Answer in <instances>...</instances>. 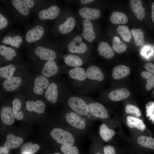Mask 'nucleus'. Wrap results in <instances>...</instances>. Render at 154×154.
I'll return each instance as SVG.
<instances>
[{
    "mask_svg": "<svg viewBox=\"0 0 154 154\" xmlns=\"http://www.w3.org/2000/svg\"><path fill=\"white\" fill-rule=\"evenodd\" d=\"M40 148L39 145L37 143L27 142L22 145L20 151L21 154H33L36 153Z\"/></svg>",
    "mask_w": 154,
    "mask_h": 154,
    "instance_id": "c9c22d12",
    "label": "nucleus"
},
{
    "mask_svg": "<svg viewBox=\"0 0 154 154\" xmlns=\"http://www.w3.org/2000/svg\"><path fill=\"white\" fill-rule=\"evenodd\" d=\"M84 67L90 92H93L97 89L99 83L104 80L105 75L101 68L92 61Z\"/></svg>",
    "mask_w": 154,
    "mask_h": 154,
    "instance_id": "6e6552de",
    "label": "nucleus"
},
{
    "mask_svg": "<svg viewBox=\"0 0 154 154\" xmlns=\"http://www.w3.org/2000/svg\"><path fill=\"white\" fill-rule=\"evenodd\" d=\"M24 1L31 11L37 13L50 3L45 0H24Z\"/></svg>",
    "mask_w": 154,
    "mask_h": 154,
    "instance_id": "c756f323",
    "label": "nucleus"
},
{
    "mask_svg": "<svg viewBox=\"0 0 154 154\" xmlns=\"http://www.w3.org/2000/svg\"><path fill=\"white\" fill-rule=\"evenodd\" d=\"M71 91L68 82L57 77L52 80L44 95L48 102L55 104L60 98H65Z\"/></svg>",
    "mask_w": 154,
    "mask_h": 154,
    "instance_id": "39448f33",
    "label": "nucleus"
},
{
    "mask_svg": "<svg viewBox=\"0 0 154 154\" xmlns=\"http://www.w3.org/2000/svg\"><path fill=\"white\" fill-rule=\"evenodd\" d=\"M64 65L72 68L82 67L91 61V58L77 54L67 53L63 57Z\"/></svg>",
    "mask_w": 154,
    "mask_h": 154,
    "instance_id": "aec40b11",
    "label": "nucleus"
},
{
    "mask_svg": "<svg viewBox=\"0 0 154 154\" xmlns=\"http://www.w3.org/2000/svg\"><path fill=\"white\" fill-rule=\"evenodd\" d=\"M12 108L15 118L18 120L23 119V114L21 110L22 103L18 98H15L12 102Z\"/></svg>",
    "mask_w": 154,
    "mask_h": 154,
    "instance_id": "2f4dec72",
    "label": "nucleus"
},
{
    "mask_svg": "<svg viewBox=\"0 0 154 154\" xmlns=\"http://www.w3.org/2000/svg\"><path fill=\"white\" fill-rule=\"evenodd\" d=\"M76 24V18L70 9H65L55 22L50 33L56 37H66L72 33Z\"/></svg>",
    "mask_w": 154,
    "mask_h": 154,
    "instance_id": "20e7f679",
    "label": "nucleus"
},
{
    "mask_svg": "<svg viewBox=\"0 0 154 154\" xmlns=\"http://www.w3.org/2000/svg\"><path fill=\"white\" fill-rule=\"evenodd\" d=\"M38 62L42 65L41 74L46 77L52 79L58 77L61 73H64V65L60 66L57 61H38Z\"/></svg>",
    "mask_w": 154,
    "mask_h": 154,
    "instance_id": "9b49d317",
    "label": "nucleus"
},
{
    "mask_svg": "<svg viewBox=\"0 0 154 154\" xmlns=\"http://www.w3.org/2000/svg\"><path fill=\"white\" fill-rule=\"evenodd\" d=\"M82 96L88 104L89 110L88 114L93 117L102 119L106 118L108 117V112L102 104L91 100L88 97Z\"/></svg>",
    "mask_w": 154,
    "mask_h": 154,
    "instance_id": "6ab92c4d",
    "label": "nucleus"
},
{
    "mask_svg": "<svg viewBox=\"0 0 154 154\" xmlns=\"http://www.w3.org/2000/svg\"><path fill=\"white\" fill-rule=\"evenodd\" d=\"M97 52L101 56L107 59L113 58L114 56V51L109 44L104 41L100 42L97 47Z\"/></svg>",
    "mask_w": 154,
    "mask_h": 154,
    "instance_id": "5701e85b",
    "label": "nucleus"
},
{
    "mask_svg": "<svg viewBox=\"0 0 154 154\" xmlns=\"http://www.w3.org/2000/svg\"><path fill=\"white\" fill-rule=\"evenodd\" d=\"M130 94V92L127 89L122 88L111 91L108 93V97L112 101H118L127 98Z\"/></svg>",
    "mask_w": 154,
    "mask_h": 154,
    "instance_id": "b1692460",
    "label": "nucleus"
},
{
    "mask_svg": "<svg viewBox=\"0 0 154 154\" xmlns=\"http://www.w3.org/2000/svg\"><path fill=\"white\" fill-rule=\"evenodd\" d=\"M8 2L13 15L17 20L23 22L29 18L31 11L24 0H12Z\"/></svg>",
    "mask_w": 154,
    "mask_h": 154,
    "instance_id": "ddd939ff",
    "label": "nucleus"
},
{
    "mask_svg": "<svg viewBox=\"0 0 154 154\" xmlns=\"http://www.w3.org/2000/svg\"><path fill=\"white\" fill-rule=\"evenodd\" d=\"M26 107L29 112L42 114L44 112L46 105L43 102L40 100H37L35 101L29 100L26 102Z\"/></svg>",
    "mask_w": 154,
    "mask_h": 154,
    "instance_id": "a878e982",
    "label": "nucleus"
},
{
    "mask_svg": "<svg viewBox=\"0 0 154 154\" xmlns=\"http://www.w3.org/2000/svg\"><path fill=\"white\" fill-rule=\"evenodd\" d=\"M65 117L68 123L76 129L83 130L86 127L85 121L81 116L72 111L66 112Z\"/></svg>",
    "mask_w": 154,
    "mask_h": 154,
    "instance_id": "4be33fe9",
    "label": "nucleus"
},
{
    "mask_svg": "<svg viewBox=\"0 0 154 154\" xmlns=\"http://www.w3.org/2000/svg\"><path fill=\"white\" fill-rule=\"evenodd\" d=\"M153 94L154 95V91H153Z\"/></svg>",
    "mask_w": 154,
    "mask_h": 154,
    "instance_id": "3c124183",
    "label": "nucleus"
},
{
    "mask_svg": "<svg viewBox=\"0 0 154 154\" xmlns=\"http://www.w3.org/2000/svg\"><path fill=\"white\" fill-rule=\"evenodd\" d=\"M99 133L102 139L107 142L112 138L115 134V131L109 128L106 124H102L100 127Z\"/></svg>",
    "mask_w": 154,
    "mask_h": 154,
    "instance_id": "72a5a7b5",
    "label": "nucleus"
},
{
    "mask_svg": "<svg viewBox=\"0 0 154 154\" xmlns=\"http://www.w3.org/2000/svg\"><path fill=\"white\" fill-rule=\"evenodd\" d=\"M63 40L60 47L67 53L91 58V45L84 39L80 33H72Z\"/></svg>",
    "mask_w": 154,
    "mask_h": 154,
    "instance_id": "7ed1b4c3",
    "label": "nucleus"
},
{
    "mask_svg": "<svg viewBox=\"0 0 154 154\" xmlns=\"http://www.w3.org/2000/svg\"><path fill=\"white\" fill-rule=\"evenodd\" d=\"M117 31L124 41L128 42L130 41L132 38V34L128 27L125 25L119 26L117 28Z\"/></svg>",
    "mask_w": 154,
    "mask_h": 154,
    "instance_id": "58836bf2",
    "label": "nucleus"
},
{
    "mask_svg": "<svg viewBox=\"0 0 154 154\" xmlns=\"http://www.w3.org/2000/svg\"><path fill=\"white\" fill-rule=\"evenodd\" d=\"M11 21L7 13L3 10L0 9V33L8 29L10 27Z\"/></svg>",
    "mask_w": 154,
    "mask_h": 154,
    "instance_id": "4c0bfd02",
    "label": "nucleus"
},
{
    "mask_svg": "<svg viewBox=\"0 0 154 154\" xmlns=\"http://www.w3.org/2000/svg\"><path fill=\"white\" fill-rule=\"evenodd\" d=\"M112 47L114 51L118 53H121L126 50L127 46L119 37L115 36L112 39Z\"/></svg>",
    "mask_w": 154,
    "mask_h": 154,
    "instance_id": "e433bc0d",
    "label": "nucleus"
},
{
    "mask_svg": "<svg viewBox=\"0 0 154 154\" xmlns=\"http://www.w3.org/2000/svg\"><path fill=\"white\" fill-rule=\"evenodd\" d=\"M25 67L19 60L0 67V77L3 80L15 76H25Z\"/></svg>",
    "mask_w": 154,
    "mask_h": 154,
    "instance_id": "9d476101",
    "label": "nucleus"
},
{
    "mask_svg": "<svg viewBox=\"0 0 154 154\" xmlns=\"http://www.w3.org/2000/svg\"><path fill=\"white\" fill-rule=\"evenodd\" d=\"M95 154H100L99 153H96Z\"/></svg>",
    "mask_w": 154,
    "mask_h": 154,
    "instance_id": "8fccbe9b",
    "label": "nucleus"
},
{
    "mask_svg": "<svg viewBox=\"0 0 154 154\" xmlns=\"http://www.w3.org/2000/svg\"><path fill=\"white\" fill-rule=\"evenodd\" d=\"M64 66V73L67 76L71 91L80 95L90 93L84 67L72 68Z\"/></svg>",
    "mask_w": 154,
    "mask_h": 154,
    "instance_id": "f03ea898",
    "label": "nucleus"
},
{
    "mask_svg": "<svg viewBox=\"0 0 154 154\" xmlns=\"http://www.w3.org/2000/svg\"><path fill=\"white\" fill-rule=\"evenodd\" d=\"M131 32L136 46L139 47L143 46L145 43L143 32L140 29H132Z\"/></svg>",
    "mask_w": 154,
    "mask_h": 154,
    "instance_id": "f704fd0d",
    "label": "nucleus"
},
{
    "mask_svg": "<svg viewBox=\"0 0 154 154\" xmlns=\"http://www.w3.org/2000/svg\"><path fill=\"white\" fill-rule=\"evenodd\" d=\"M151 18L153 22L154 23V2L152 3L151 6Z\"/></svg>",
    "mask_w": 154,
    "mask_h": 154,
    "instance_id": "de8ad7c7",
    "label": "nucleus"
},
{
    "mask_svg": "<svg viewBox=\"0 0 154 154\" xmlns=\"http://www.w3.org/2000/svg\"><path fill=\"white\" fill-rule=\"evenodd\" d=\"M0 44L18 49L24 44V35L19 31H11L2 37Z\"/></svg>",
    "mask_w": 154,
    "mask_h": 154,
    "instance_id": "dca6fc26",
    "label": "nucleus"
},
{
    "mask_svg": "<svg viewBox=\"0 0 154 154\" xmlns=\"http://www.w3.org/2000/svg\"><path fill=\"white\" fill-rule=\"evenodd\" d=\"M104 154H116L114 147L111 145L105 146L104 148Z\"/></svg>",
    "mask_w": 154,
    "mask_h": 154,
    "instance_id": "c03bdc74",
    "label": "nucleus"
},
{
    "mask_svg": "<svg viewBox=\"0 0 154 154\" xmlns=\"http://www.w3.org/2000/svg\"><path fill=\"white\" fill-rule=\"evenodd\" d=\"M78 14L80 19L94 21L100 17L101 12L94 7L81 6L78 9Z\"/></svg>",
    "mask_w": 154,
    "mask_h": 154,
    "instance_id": "412c9836",
    "label": "nucleus"
},
{
    "mask_svg": "<svg viewBox=\"0 0 154 154\" xmlns=\"http://www.w3.org/2000/svg\"><path fill=\"white\" fill-rule=\"evenodd\" d=\"M0 154H8L9 152V150L6 148L0 147Z\"/></svg>",
    "mask_w": 154,
    "mask_h": 154,
    "instance_id": "49530a36",
    "label": "nucleus"
},
{
    "mask_svg": "<svg viewBox=\"0 0 154 154\" xmlns=\"http://www.w3.org/2000/svg\"><path fill=\"white\" fill-rule=\"evenodd\" d=\"M60 150L64 154H79V151L78 147L75 145L64 146L62 145Z\"/></svg>",
    "mask_w": 154,
    "mask_h": 154,
    "instance_id": "79ce46f5",
    "label": "nucleus"
},
{
    "mask_svg": "<svg viewBox=\"0 0 154 154\" xmlns=\"http://www.w3.org/2000/svg\"><path fill=\"white\" fill-rule=\"evenodd\" d=\"M130 5L134 14L138 20H141L145 17V12L140 0H130Z\"/></svg>",
    "mask_w": 154,
    "mask_h": 154,
    "instance_id": "bb28decb",
    "label": "nucleus"
},
{
    "mask_svg": "<svg viewBox=\"0 0 154 154\" xmlns=\"http://www.w3.org/2000/svg\"><path fill=\"white\" fill-rule=\"evenodd\" d=\"M67 105L72 111L81 116H86L89 114L88 104L82 95L68 94L65 98Z\"/></svg>",
    "mask_w": 154,
    "mask_h": 154,
    "instance_id": "1a4fd4ad",
    "label": "nucleus"
},
{
    "mask_svg": "<svg viewBox=\"0 0 154 154\" xmlns=\"http://www.w3.org/2000/svg\"><path fill=\"white\" fill-rule=\"evenodd\" d=\"M52 137L58 143L64 146L73 145L75 139L70 132L61 128H56L50 132Z\"/></svg>",
    "mask_w": 154,
    "mask_h": 154,
    "instance_id": "f3484780",
    "label": "nucleus"
},
{
    "mask_svg": "<svg viewBox=\"0 0 154 154\" xmlns=\"http://www.w3.org/2000/svg\"><path fill=\"white\" fill-rule=\"evenodd\" d=\"M62 48L57 44L47 39L39 43L28 46L27 55L35 60L46 61H58L64 55Z\"/></svg>",
    "mask_w": 154,
    "mask_h": 154,
    "instance_id": "f257e3e1",
    "label": "nucleus"
},
{
    "mask_svg": "<svg viewBox=\"0 0 154 154\" xmlns=\"http://www.w3.org/2000/svg\"><path fill=\"white\" fill-rule=\"evenodd\" d=\"M62 11L60 6L57 4L50 3L47 7L37 13V20L44 23L46 21H56Z\"/></svg>",
    "mask_w": 154,
    "mask_h": 154,
    "instance_id": "4468645a",
    "label": "nucleus"
},
{
    "mask_svg": "<svg viewBox=\"0 0 154 154\" xmlns=\"http://www.w3.org/2000/svg\"><path fill=\"white\" fill-rule=\"evenodd\" d=\"M49 29L46 23L37 20L27 28L24 35V44L27 46L47 39Z\"/></svg>",
    "mask_w": 154,
    "mask_h": 154,
    "instance_id": "423d86ee",
    "label": "nucleus"
},
{
    "mask_svg": "<svg viewBox=\"0 0 154 154\" xmlns=\"http://www.w3.org/2000/svg\"><path fill=\"white\" fill-rule=\"evenodd\" d=\"M53 154H60V153H54Z\"/></svg>",
    "mask_w": 154,
    "mask_h": 154,
    "instance_id": "09e8293b",
    "label": "nucleus"
},
{
    "mask_svg": "<svg viewBox=\"0 0 154 154\" xmlns=\"http://www.w3.org/2000/svg\"><path fill=\"white\" fill-rule=\"evenodd\" d=\"M52 79L41 74L32 77L24 84L25 93L36 96L44 95Z\"/></svg>",
    "mask_w": 154,
    "mask_h": 154,
    "instance_id": "0eeeda50",
    "label": "nucleus"
},
{
    "mask_svg": "<svg viewBox=\"0 0 154 154\" xmlns=\"http://www.w3.org/2000/svg\"><path fill=\"white\" fill-rule=\"evenodd\" d=\"M1 117L3 123L7 125L13 124L15 121V116L12 108L9 106H4L1 108Z\"/></svg>",
    "mask_w": 154,
    "mask_h": 154,
    "instance_id": "393cba45",
    "label": "nucleus"
},
{
    "mask_svg": "<svg viewBox=\"0 0 154 154\" xmlns=\"http://www.w3.org/2000/svg\"><path fill=\"white\" fill-rule=\"evenodd\" d=\"M110 22L114 24L125 25L128 22V18L126 14L117 11L113 12L109 18Z\"/></svg>",
    "mask_w": 154,
    "mask_h": 154,
    "instance_id": "7c9ffc66",
    "label": "nucleus"
},
{
    "mask_svg": "<svg viewBox=\"0 0 154 154\" xmlns=\"http://www.w3.org/2000/svg\"><path fill=\"white\" fill-rule=\"evenodd\" d=\"M79 22L78 26L83 38L90 45L93 44L97 38L94 21L80 19Z\"/></svg>",
    "mask_w": 154,
    "mask_h": 154,
    "instance_id": "f8f14e48",
    "label": "nucleus"
},
{
    "mask_svg": "<svg viewBox=\"0 0 154 154\" xmlns=\"http://www.w3.org/2000/svg\"><path fill=\"white\" fill-rule=\"evenodd\" d=\"M144 67L148 71L154 74V64L151 62H148L145 64Z\"/></svg>",
    "mask_w": 154,
    "mask_h": 154,
    "instance_id": "a18cd8bd",
    "label": "nucleus"
},
{
    "mask_svg": "<svg viewBox=\"0 0 154 154\" xmlns=\"http://www.w3.org/2000/svg\"><path fill=\"white\" fill-rule=\"evenodd\" d=\"M0 56L1 66L19 60L20 54L18 49L2 44L0 45Z\"/></svg>",
    "mask_w": 154,
    "mask_h": 154,
    "instance_id": "2eb2a0df",
    "label": "nucleus"
},
{
    "mask_svg": "<svg viewBox=\"0 0 154 154\" xmlns=\"http://www.w3.org/2000/svg\"><path fill=\"white\" fill-rule=\"evenodd\" d=\"M141 75L147 80L146 88L147 90H151L154 87V74L148 71H143Z\"/></svg>",
    "mask_w": 154,
    "mask_h": 154,
    "instance_id": "a19ab883",
    "label": "nucleus"
},
{
    "mask_svg": "<svg viewBox=\"0 0 154 154\" xmlns=\"http://www.w3.org/2000/svg\"><path fill=\"white\" fill-rule=\"evenodd\" d=\"M26 80L25 76H15L5 80L1 84L2 89L6 92H14L23 86Z\"/></svg>",
    "mask_w": 154,
    "mask_h": 154,
    "instance_id": "a211bd4d",
    "label": "nucleus"
},
{
    "mask_svg": "<svg viewBox=\"0 0 154 154\" xmlns=\"http://www.w3.org/2000/svg\"><path fill=\"white\" fill-rule=\"evenodd\" d=\"M138 143L141 146L154 149V139L152 137L141 136L137 139Z\"/></svg>",
    "mask_w": 154,
    "mask_h": 154,
    "instance_id": "ea45409f",
    "label": "nucleus"
},
{
    "mask_svg": "<svg viewBox=\"0 0 154 154\" xmlns=\"http://www.w3.org/2000/svg\"><path fill=\"white\" fill-rule=\"evenodd\" d=\"M6 140L4 147L9 150L17 148L20 146L23 142V139L9 133L6 136Z\"/></svg>",
    "mask_w": 154,
    "mask_h": 154,
    "instance_id": "cd10ccee",
    "label": "nucleus"
},
{
    "mask_svg": "<svg viewBox=\"0 0 154 154\" xmlns=\"http://www.w3.org/2000/svg\"><path fill=\"white\" fill-rule=\"evenodd\" d=\"M125 111L126 114H132L136 117H139L141 115L139 109L132 105H127L125 108Z\"/></svg>",
    "mask_w": 154,
    "mask_h": 154,
    "instance_id": "37998d69",
    "label": "nucleus"
},
{
    "mask_svg": "<svg viewBox=\"0 0 154 154\" xmlns=\"http://www.w3.org/2000/svg\"><path fill=\"white\" fill-rule=\"evenodd\" d=\"M126 119V124L129 127L135 128L142 131L145 129V125L142 120L130 116H127Z\"/></svg>",
    "mask_w": 154,
    "mask_h": 154,
    "instance_id": "473e14b6",
    "label": "nucleus"
},
{
    "mask_svg": "<svg viewBox=\"0 0 154 154\" xmlns=\"http://www.w3.org/2000/svg\"><path fill=\"white\" fill-rule=\"evenodd\" d=\"M130 73V70L127 66L119 65L114 67L112 69L111 76L115 80H119L128 76Z\"/></svg>",
    "mask_w": 154,
    "mask_h": 154,
    "instance_id": "c85d7f7f",
    "label": "nucleus"
}]
</instances>
